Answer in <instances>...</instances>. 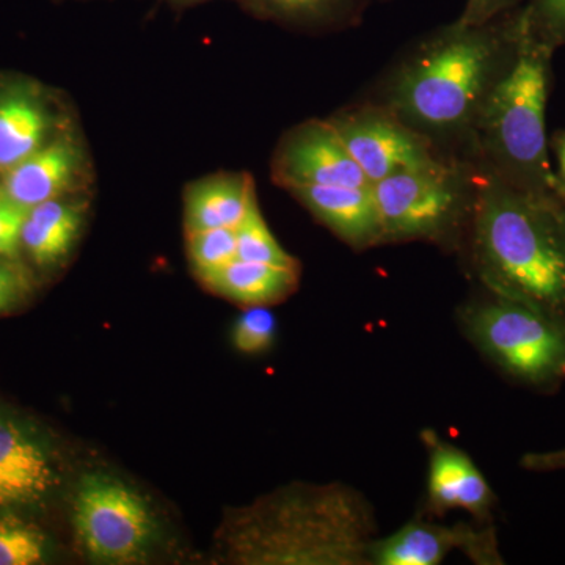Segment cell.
<instances>
[{"instance_id":"6da1fadb","label":"cell","mask_w":565,"mask_h":565,"mask_svg":"<svg viewBox=\"0 0 565 565\" xmlns=\"http://www.w3.org/2000/svg\"><path fill=\"white\" fill-rule=\"evenodd\" d=\"M475 169L467 230L479 281L489 294L565 326L564 200L505 181L476 163Z\"/></svg>"},{"instance_id":"7a4b0ae2","label":"cell","mask_w":565,"mask_h":565,"mask_svg":"<svg viewBox=\"0 0 565 565\" xmlns=\"http://www.w3.org/2000/svg\"><path fill=\"white\" fill-rule=\"evenodd\" d=\"M515 20L446 25L416 44L382 85L381 99L446 154L467 156L476 120L503 71Z\"/></svg>"},{"instance_id":"3957f363","label":"cell","mask_w":565,"mask_h":565,"mask_svg":"<svg viewBox=\"0 0 565 565\" xmlns=\"http://www.w3.org/2000/svg\"><path fill=\"white\" fill-rule=\"evenodd\" d=\"M374 508L352 486L296 482L234 509L217 539L237 565H370Z\"/></svg>"},{"instance_id":"277c9868","label":"cell","mask_w":565,"mask_h":565,"mask_svg":"<svg viewBox=\"0 0 565 565\" xmlns=\"http://www.w3.org/2000/svg\"><path fill=\"white\" fill-rule=\"evenodd\" d=\"M552 51L520 13L511 54L482 104L465 159L505 181L563 199L546 141Z\"/></svg>"},{"instance_id":"5b68a950","label":"cell","mask_w":565,"mask_h":565,"mask_svg":"<svg viewBox=\"0 0 565 565\" xmlns=\"http://www.w3.org/2000/svg\"><path fill=\"white\" fill-rule=\"evenodd\" d=\"M475 189V163L459 156H444L375 182L385 244L452 239L468 226Z\"/></svg>"},{"instance_id":"8992f818","label":"cell","mask_w":565,"mask_h":565,"mask_svg":"<svg viewBox=\"0 0 565 565\" xmlns=\"http://www.w3.org/2000/svg\"><path fill=\"white\" fill-rule=\"evenodd\" d=\"M460 322L471 343L519 384L539 392L564 384V323L493 294L465 307Z\"/></svg>"},{"instance_id":"52a82bcc","label":"cell","mask_w":565,"mask_h":565,"mask_svg":"<svg viewBox=\"0 0 565 565\" xmlns=\"http://www.w3.org/2000/svg\"><path fill=\"white\" fill-rule=\"evenodd\" d=\"M73 509L77 537L96 563L132 564L147 556L156 537L154 516L147 500L121 479L85 475Z\"/></svg>"},{"instance_id":"ba28073f","label":"cell","mask_w":565,"mask_h":565,"mask_svg":"<svg viewBox=\"0 0 565 565\" xmlns=\"http://www.w3.org/2000/svg\"><path fill=\"white\" fill-rule=\"evenodd\" d=\"M327 120L371 185L444 156H452L446 154L433 140L377 102L345 107Z\"/></svg>"},{"instance_id":"9c48e42d","label":"cell","mask_w":565,"mask_h":565,"mask_svg":"<svg viewBox=\"0 0 565 565\" xmlns=\"http://www.w3.org/2000/svg\"><path fill=\"white\" fill-rule=\"evenodd\" d=\"M273 180L286 191L300 185H371L329 120L300 122L281 137Z\"/></svg>"},{"instance_id":"30bf717a","label":"cell","mask_w":565,"mask_h":565,"mask_svg":"<svg viewBox=\"0 0 565 565\" xmlns=\"http://www.w3.org/2000/svg\"><path fill=\"white\" fill-rule=\"evenodd\" d=\"M459 550L479 565L504 564L492 525L476 527L467 523L445 526L412 520L386 537H375L370 548V565H438Z\"/></svg>"},{"instance_id":"8fae6325","label":"cell","mask_w":565,"mask_h":565,"mask_svg":"<svg viewBox=\"0 0 565 565\" xmlns=\"http://www.w3.org/2000/svg\"><path fill=\"white\" fill-rule=\"evenodd\" d=\"M90 170L85 145L73 129H66L2 172L0 189L31 210L36 204L87 191Z\"/></svg>"},{"instance_id":"7c38bea8","label":"cell","mask_w":565,"mask_h":565,"mask_svg":"<svg viewBox=\"0 0 565 565\" xmlns=\"http://www.w3.org/2000/svg\"><path fill=\"white\" fill-rule=\"evenodd\" d=\"M429 452L427 463V508L434 514L468 512L481 525L492 520L494 493L470 456L433 433L423 435Z\"/></svg>"},{"instance_id":"4fadbf2b","label":"cell","mask_w":565,"mask_h":565,"mask_svg":"<svg viewBox=\"0 0 565 565\" xmlns=\"http://www.w3.org/2000/svg\"><path fill=\"white\" fill-rule=\"evenodd\" d=\"M57 482L54 459L39 435L0 415V508L43 503Z\"/></svg>"},{"instance_id":"5bb4252c","label":"cell","mask_w":565,"mask_h":565,"mask_svg":"<svg viewBox=\"0 0 565 565\" xmlns=\"http://www.w3.org/2000/svg\"><path fill=\"white\" fill-rule=\"evenodd\" d=\"M288 192L353 250L385 244L373 185H300Z\"/></svg>"},{"instance_id":"9a60e30c","label":"cell","mask_w":565,"mask_h":565,"mask_svg":"<svg viewBox=\"0 0 565 565\" xmlns=\"http://www.w3.org/2000/svg\"><path fill=\"white\" fill-rule=\"evenodd\" d=\"M65 131L44 93L31 82L0 87V173Z\"/></svg>"},{"instance_id":"2e32d148","label":"cell","mask_w":565,"mask_h":565,"mask_svg":"<svg viewBox=\"0 0 565 565\" xmlns=\"http://www.w3.org/2000/svg\"><path fill=\"white\" fill-rule=\"evenodd\" d=\"M255 202L252 174L221 172L193 181L184 192L185 234L236 228Z\"/></svg>"},{"instance_id":"e0dca14e","label":"cell","mask_w":565,"mask_h":565,"mask_svg":"<svg viewBox=\"0 0 565 565\" xmlns=\"http://www.w3.org/2000/svg\"><path fill=\"white\" fill-rule=\"evenodd\" d=\"M87 207V200L74 195L31 207L22 228V248L33 263L52 267L68 258L84 230Z\"/></svg>"},{"instance_id":"ac0fdd59","label":"cell","mask_w":565,"mask_h":565,"mask_svg":"<svg viewBox=\"0 0 565 565\" xmlns=\"http://www.w3.org/2000/svg\"><path fill=\"white\" fill-rule=\"evenodd\" d=\"M300 280V267L234 259L200 281L215 296L243 307H269L288 299Z\"/></svg>"},{"instance_id":"d6986e66","label":"cell","mask_w":565,"mask_h":565,"mask_svg":"<svg viewBox=\"0 0 565 565\" xmlns=\"http://www.w3.org/2000/svg\"><path fill=\"white\" fill-rule=\"evenodd\" d=\"M253 17L291 28L341 29L355 24L367 0H237Z\"/></svg>"},{"instance_id":"ffe728a7","label":"cell","mask_w":565,"mask_h":565,"mask_svg":"<svg viewBox=\"0 0 565 565\" xmlns=\"http://www.w3.org/2000/svg\"><path fill=\"white\" fill-rule=\"evenodd\" d=\"M234 232H236L237 259L282 267H300L299 262L275 239L259 211L258 200L252 204L243 222L234 228Z\"/></svg>"},{"instance_id":"44dd1931","label":"cell","mask_w":565,"mask_h":565,"mask_svg":"<svg viewBox=\"0 0 565 565\" xmlns=\"http://www.w3.org/2000/svg\"><path fill=\"white\" fill-rule=\"evenodd\" d=\"M188 258L200 281L237 259L234 228L202 230L185 234Z\"/></svg>"},{"instance_id":"7402d4cb","label":"cell","mask_w":565,"mask_h":565,"mask_svg":"<svg viewBox=\"0 0 565 565\" xmlns=\"http://www.w3.org/2000/svg\"><path fill=\"white\" fill-rule=\"evenodd\" d=\"M46 553V537L39 527L17 516H0V565L41 564Z\"/></svg>"},{"instance_id":"603a6c76","label":"cell","mask_w":565,"mask_h":565,"mask_svg":"<svg viewBox=\"0 0 565 565\" xmlns=\"http://www.w3.org/2000/svg\"><path fill=\"white\" fill-rule=\"evenodd\" d=\"M277 319L267 307H247L233 326L232 341L237 351L256 355L274 344Z\"/></svg>"},{"instance_id":"cb8c5ba5","label":"cell","mask_w":565,"mask_h":565,"mask_svg":"<svg viewBox=\"0 0 565 565\" xmlns=\"http://www.w3.org/2000/svg\"><path fill=\"white\" fill-rule=\"evenodd\" d=\"M523 13L546 43H565V0H531Z\"/></svg>"},{"instance_id":"d4e9b609","label":"cell","mask_w":565,"mask_h":565,"mask_svg":"<svg viewBox=\"0 0 565 565\" xmlns=\"http://www.w3.org/2000/svg\"><path fill=\"white\" fill-rule=\"evenodd\" d=\"M29 211L0 189V258L14 259L20 255Z\"/></svg>"},{"instance_id":"484cf974","label":"cell","mask_w":565,"mask_h":565,"mask_svg":"<svg viewBox=\"0 0 565 565\" xmlns=\"http://www.w3.org/2000/svg\"><path fill=\"white\" fill-rule=\"evenodd\" d=\"M515 2L516 0H467V6L457 21L463 25L486 24L511 9Z\"/></svg>"},{"instance_id":"4316f807","label":"cell","mask_w":565,"mask_h":565,"mask_svg":"<svg viewBox=\"0 0 565 565\" xmlns=\"http://www.w3.org/2000/svg\"><path fill=\"white\" fill-rule=\"evenodd\" d=\"M24 291V278L9 259L0 258V313L10 310Z\"/></svg>"},{"instance_id":"83f0119b","label":"cell","mask_w":565,"mask_h":565,"mask_svg":"<svg viewBox=\"0 0 565 565\" xmlns=\"http://www.w3.org/2000/svg\"><path fill=\"white\" fill-rule=\"evenodd\" d=\"M520 467L533 473H553L565 470V446L553 451L527 452L520 459Z\"/></svg>"},{"instance_id":"f1b7e54d","label":"cell","mask_w":565,"mask_h":565,"mask_svg":"<svg viewBox=\"0 0 565 565\" xmlns=\"http://www.w3.org/2000/svg\"><path fill=\"white\" fill-rule=\"evenodd\" d=\"M557 161H559V188L565 200V134L557 139L556 143Z\"/></svg>"},{"instance_id":"f546056e","label":"cell","mask_w":565,"mask_h":565,"mask_svg":"<svg viewBox=\"0 0 565 565\" xmlns=\"http://www.w3.org/2000/svg\"><path fill=\"white\" fill-rule=\"evenodd\" d=\"M162 2L169 3L173 9L182 10L199 6V3L210 2V0H162Z\"/></svg>"},{"instance_id":"4dcf8cb0","label":"cell","mask_w":565,"mask_h":565,"mask_svg":"<svg viewBox=\"0 0 565 565\" xmlns=\"http://www.w3.org/2000/svg\"><path fill=\"white\" fill-rule=\"evenodd\" d=\"M564 210H565V200H564Z\"/></svg>"}]
</instances>
